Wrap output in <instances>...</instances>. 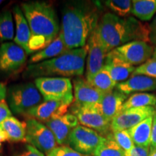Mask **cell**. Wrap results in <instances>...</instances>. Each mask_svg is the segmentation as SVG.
Here are the masks:
<instances>
[{
  "mask_svg": "<svg viewBox=\"0 0 156 156\" xmlns=\"http://www.w3.org/2000/svg\"><path fill=\"white\" fill-rule=\"evenodd\" d=\"M131 13L141 21L151 20L156 13V0H133Z\"/></svg>",
  "mask_w": 156,
  "mask_h": 156,
  "instance_id": "cb8c5ba5",
  "label": "cell"
},
{
  "mask_svg": "<svg viewBox=\"0 0 156 156\" xmlns=\"http://www.w3.org/2000/svg\"><path fill=\"white\" fill-rule=\"evenodd\" d=\"M151 147H142L135 145L129 151L124 152V156H149Z\"/></svg>",
  "mask_w": 156,
  "mask_h": 156,
  "instance_id": "d6a6232c",
  "label": "cell"
},
{
  "mask_svg": "<svg viewBox=\"0 0 156 156\" xmlns=\"http://www.w3.org/2000/svg\"><path fill=\"white\" fill-rule=\"evenodd\" d=\"M112 135L115 142L124 152L129 151L134 146L133 140L128 130L114 132L112 133Z\"/></svg>",
  "mask_w": 156,
  "mask_h": 156,
  "instance_id": "f546056e",
  "label": "cell"
},
{
  "mask_svg": "<svg viewBox=\"0 0 156 156\" xmlns=\"http://www.w3.org/2000/svg\"><path fill=\"white\" fill-rule=\"evenodd\" d=\"M116 90L126 95L133 92H144L156 90V78L145 75L131 76L126 80L118 83Z\"/></svg>",
  "mask_w": 156,
  "mask_h": 156,
  "instance_id": "ffe728a7",
  "label": "cell"
},
{
  "mask_svg": "<svg viewBox=\"0 0 156 156\" xmlns=\"http://www.w3.org/2000/svg\"><path fill=\"white\" fill-rule=\"evenodd\" d=\"M103 66L117 84L129 79L135 69L134 66L126 62L115 49L107 54Z\"/></svg>",
  "mask_w": 156,
  "mask_h": 156,
  "instance_id": "2e32d148",
  "label": "cell"
},
{
  "mask_svg": "<svg viewBox=\"0 0 156 156\" xmlns=\"http://www.w3.org/2000/svg\"><path fill=\"white\" fill-rule=\"evenodd\" d=\"M10 116H12L10 108H9L8 103L4 100L0 103V124Z\"/></svg>",
  "mask_w": 156,
  "mask_h": 156,
  "instance_id": "836d02e7",
  "label": "cell"
},
{
  "mask_svg": "<svg viewBox=\"0 0 156 156\" xmlns=\"http://www.w3.org/2000/svg\"><path fill=\"white\" fill-rule=\"evenodd\" d=\"M156 105V97L153 94L146 93L132 94L122 106V111L132 108L153 106Z\"/></svg>",
  "mask_w": 156,
  "mask_h": 156,
  "instance_id": "484cf974",
  "label": "cell"
},
{
  "mask_svg": "<svg viewBox=\"0 0 156 156\" xmlns=\"http://www.w3.org/2000/svg\"><path fill=\"white\" fill-rule=\"evenodd\" d=\"M34 83L45 101H59L68 106L73 102V86L69 78L43 77L35 80Z\"/></svg>",
  "mask_w": 156,
  "mask_h": 156,
  "instance_id": "8992f818",
  "label": "cell"
},
{
  "mask_svg": "<svg viewBox=\"0 0 156 156\" xmlns=\"http://www.w3.org/2000/svg\"><path fill=\"white\" fill-rule=\"evenodd\" d=\"M74 106H83L85 105L100 103L106 93L95 88L87 80L77 77L73 80Z\"/></svg>",
  "mask_w": 156,
  "mask_h": 156,
  "instance_id": "9a60e30c",
  "label": "cell"
},
{
  "mask_svg": "<svg viewBox=\"0 0 156 156\" xmlns=\"http://www.w3.org/2000/svg\"><path fill=\"white\" fill-rule=\"evenodd\" d=\"M151 147L156 148V113L153 116V125H152L151 136Z\"/></svg>",
  "mask_w": 156,
  "mask_h": 156,
  "instance_id": "8d00e7d4",
  "label": "cell"
},
{
  "mask_svg": "<svg viewBox=\"0 0 156 156\" xmlns=\"http://www.w3.org/2000/svg\"><path fill=\"white\" fill-rule=\"evenodd\" d=\"M13 16L15 21V36L14 42L25 50L26 54H30L29 49V42L31 33L28 23L23 14L22 9L18 5H15L12 9Z\"/></svg>",
  "mask_w": 156,
  "mask_h": 156,
  "instance_id": "d6986e66",
  "label": "cell"
},
{
  "mask_svg": "<svg viewBox=\"0 0 156 156\" xmlns=\"http://www.w3.org/2000/svg\"><path fill=\"white\" fill-rule=\"evenodd\" d=\"M149 156H156V148H153L151 147V151H150Z\"/></svg>",
  "mask_w": 156,
  "mask_h": 156,
  "instance_id": "f35d334b",
  "label": "cell"
},
{
  "mask_svg": "<svg viewBox=\"0 0 156 156\" xmlns=\"http://www.w3.org/2000/svg\"><path fill=\"white\" fill-rule=\"evenodd\" d=\"M86 46L87 47L86 80H88L103 67L108 54L101 40L98 25L89 36Z\"/></svg>",
  "mask_w": 156,
  "mask_h": 156,
  "instance_id": "30bf717a",
  "label": "cell"
},
{
  "mask_svg": "<svg viewBox=\"0 0 156 156\" xmlns=\"http://www.w3.org/2000/svg\"><path fill=\"white\" fill-rule=\"evenodd\" d=\"M0 147H1V143H0Z\"/></svg>",
  "mask_w": 156,
  "mask_h": 156,
  "instance_id": "b9f144b4",
  "label": "cell"
},
{
  "mask_svg": "<svg viewBox=\"0 0 156 156\" xmlns=\"http://www.w3.org/2000/svg\"><path fill=\"white\" fill-rule=\"evenodd\" d=\"M155 107H156V105H155Z\"/></svg>",
  "mask_w": 156,
  "mask_h": 156,
  "instance_id": "7bdbcfd3",
  "label": "cell"
},
{
  "mask_svg": "<svg viewBox=\"0 0 156 156\" xmlns=\"http://www.w3.org/2000/svg\"><path fill=\"white\" fill-rule=\"evenodd\" d=\"M69 50H68L66 47L62 35L59 34L47 47L37 52L31 56L30 60H29V63L32 64L46 61V60L62 55V54L67 52Z\"/></svg>",
  "mask_w": 156,
  "mask_h": 156,
  "instance_id": "7402d4cb",
  "label": "cell"
},
{
  "mask_svg": "<svg viewBox=\"0 0 156 156\" xmlns=\"http://www.w3.org/2000/svg\"><path fill=\"white\" fill-rule=\"evenodd\" d=\"M153 121V116H150L128 130L134 145L147 147H151Z\"/></svg>",
  "mask_w": 156,
  "mask_h": 156,
  "instance_id": "603a6c76",
  "label": "cell"
},
{
  "mask_svg": "<svg viewBox=\"0 0 156 156\" xmlns=\"http://www.w3.org/2000/svg\"><path fill=\"white\" fill-rule=\"evenodd\" d=\"M46 125L55 136L58 145L67 146L69 145L70 134L79 125V121L75 115L67 113L48 120L46 122Z\"/></svg>",
  "mask_w": 156,
  "mask_h": 156,
  "instance_id": "5bb4252c",
  "label": "cell"
},
{
  "mask_svg": "<svg viewBox=\"0 0 156 156\" xmlns=\"http://www.w3.org/2000/svg\"><path fill=\"white\" fill-rule=\"evenodd\" d=\"M99 34L106 52L134 41H150V25L133 17H120L107 12L98 24Z\"/></svg>",
  "mask_w": 156,
  "mask_h": 156,
  "instance_id": "3957f363",
  "label": "cell"
},
{
  "mask_svg": "<svg viewBox=\"0 0 156 156\" xmlns=\"http://www.w3.org/2000/svg\"><path fill=\"white\" fill-rule=\"evenodd\" d=\"M87 81L95 88L104 93L114 90V88L117 85V83L114 81L110 73L104 66L98 73L87 80Z\"/></svg>",
  "mask_w": 156,
  "mask_h": 156,
  "instance_id": "d4e9b609",
  "label": "cell"
},
{
  "mask_svg": "<svg viewBox=\"0 0 156 156\" xmlns=\"http://www.w3.org/2000/svg\"><path fill=\"white\" fill-rule=\"evenodd\" d=\"M72 112L83 126L95 130L101 135L108 134L111 129V122L103 115L99 103L80 107L73 106Z\"/></svg>",
  "mask_w": 156,
  "mask_h": 156,
  "instance_id": "ba28073f",
  "label": "cell"
},
{
  "mask_svg": "<svg viewBox=\"0 0 156 156\" xmlns=\"http://www.w3.org/2000/svg\"><path fill=\"white\" fill-rule=\"evenodd\" d=\"M20 8L30 27L31 54L44 49L60 33L55 9L51 4L41 1L22 3Z\"/></svg>",
  "mask_w": 156,
  "mask_h": 156,
  "instance_id": "7a4b0ae2",
  "label": "cell"
},
{
  "mask_svg": "<svg viewBox=\"0 0 156 156\" xmlns=\"http://www.w3.org/2000/svg\"><path fill=\"white\" fill-rule=\"evenodd\" d=\"M98 24L97 9L92 4L84 1L67 3L59 33L67 49L84 47Z\"/></svg>",
  "mask_w": 156,
  "mask_h": 156,
  "instance_id": "6da1fadb",
  "label": "cell"
},
{
  "mask_svg": "<svg viewBox=\"0 0 156 156\" xmlns=\"http://www.w3.org/2000/svg\"><path fill=\"white\" fill-rule=\"evenodd\" d=\"M87 56V47L85 45L83 48L69 50L55 58L30 64L26 68L24 75L36 79L56 75L62 77H80L84 73Z\"/></svg>",
  "mask_w": 156,
  "mask_h": 156,
  "instance_id": "277c9868",
  "label": "cell"
},
{
  "mask_svg": "<svg viewBox=\"0 0 156 156\" xmlns=\"http://www.w3.org/2000/svg\"><path fill=\"white\" fill-rule=\"evenodd\" d=\"M2 2H3V1H2V0H0V5H1L2 4Z\"/></svg>",
  "mask_w": 156,
  "mask_h": 156,
  "instance_id": "60d3db41",
  "label": "cell"
},
{
  "mask_svg": "<svg viewBox=\"0 0 156 156\" xmlns=\"http://www.w3.org/2000/svg\"><path fill=\"white\" fill-rule=\"evenodd\" d=\"M27 55L15 42L3 43L0 46V72L12 73L20 69L26 62Z\"/></svg>",
  "mask_w": 156,
  "mask_h": 156,
  "instance_id": "7c38bea8",
  "label": "cell"
},
{
  "mask_svg": "<svg viewBox=\"0 0 156 156\" xmlns=\"http://www.w3.org/2000/svg\"><path fill=\"white\" fill-rule=\"evenodd\" d=\"M126 99L127 95L117 90L105 94L99 106L103 115L109 122H112L114 117L122 112V106Z\"/></svg>",
  "mask_w": 156,
  "mask_h": 156,
  "instance_id": "ac0fdd59",
  "label": "cell"
},
{
  "mask_svg": "<svg viewBox=\"0 0 156 156\" xmlns=\"http://www.w3.org/2000/svg\"><path fill=\"white\" fill-rule=\"evenodd\" d=\"M17 156H45L44 154L39 151L34 146L28 145L25 146L24 151Z\"/></svg>",
  "mask_w": 156,
  "mask_h": 156,
  "instance_id": "e575fe53",
  "label": "cell"
},
{
  "mask_svg": "<svg viewBox=\"0 0 156 156\" xmlns=\"http://www.w3.org/2000/svg\"><path fill=\"white\" fill-rule=\"evenodd\" d=\"M0 129L5 135L6 141L20 142L25 140L26 123L10 116L0 124Z\"/></svg>",
  "mask_w": 156,
  "mask_h": 156,
  "instance_id": "44dd1931",
  "label": "cell"
},
{
  "mask_svg": "<svg viewBox=\"0 0 156 156\" xmlns=\"http://www.w3.org/2000/svg\"><path fill=\"white\" fill-rule=\"evenodd\" d=\"M145 75L156 78V59L150 58L144 64L136 67L132 76Z\"/></svg>",
  "mask_w": 156,
  "mask_h": 156,
  "instance_id": "4dcf8cb0",
  "label": "cell"
},
{
  "mask_svg": "<svg viewBox=\"0 0 156 156\" xmlns=\"http://www.w3.org/2000/svg\"><path fill=\"white\" fill-rule=\"evenodd\" d=\"M153 58H155V59H156V48H155V51H154V53H153Z\"/></svg>",
  "mask_w": 156,
  "mask_h": 156,
  "instance_id": "ab89813d",
  "label": "cell"
},
{
  "mask_svg": "<svg viewBox=\"0 0 156 156\" xmlns=\"http://www.w3.org/2000/svg\"><path fill=\"white\" fill-rule=\"evenodd\" d=\"M150 41L156 46V15L150 25Z\"/></svg>",
  "mask_w": 156,
  "mask_h": 156,
  "instance_id": "d590c367",
  "label": "cell"
},
{
  "mask_svg": "<svg viewBox=\"0 0 156 156\" xmlns=\"http://www.w3.org/2000/svg\"><path fill=\"white\" fill-rule=\"evenodd\" d=\"M47 156H83L68 146H59L50 151Z\"/></svg>",
  "mask_w": 156,
  "mask_h": 156,
  "instance_id": "1f68e13d",
  "label": "cell"
},
{
  "mask_svg": "<svg viewBox=\"0 0 156 156\" xmlns=\"http://www.w3.org/2000/svg\"><path fill=\"white\" fill-rule=\"evenodd\" d=\"M94 156H124V151L113 138L112 134H108L104 142L95 150Z\"/></svg>",
  "mask_w": 156,
  "mask_h": 156,
  "instance_id": "83f0119b",
  "label": "cell"
},
{
  "mask_svg": "<svg viewBox=\"0 0 156 156\" xmlns=\"http://www.w3.org/2000/svg\"><path fill=\"white\" fill-rule=\"evenodd\" d=\"M69 106L59 101H46L30 109L25 114L39 122H46L51 119L67 114Z\"/></svg>",
  "mask_w": 156,
  "mask_h": 156,
  "instance_id": "e0dca14e",
  "label": "cell"
},
{
  "mask_svg": "<svg viewBox=\"0 0 156 156\" xmlns=\"http://www.w3.org/2000/svg\"><path fill=\"white\" fill-rule=\"evenodd\" d=\"M7 103L11 112L17 115L25 114L42 103V95L35 83L17 84L9 87Z\"/></svg>",
  "mask_w": 156,
  "mask_h": 156,
  "instance_id": "5b68a950",
  "label": "cell"
},
{
  "mask_svg": "<svg viewBox=\"0 0 156 156\" xmlns=\"http://www.w3.org/2000/svg\"><path fill=\"white\" fill-rule=\"evenodd\" d=\"M105 5L114 15L120 17H127L132 12V1L130 0H108L105 2Z\"/></svg>",
  "mask_w": 156,
  "mask_h": 156,
  "instance_id": "f1b7e54d",
  "label": "cell"
},
{
  "mask_svg": "<svg viewBox=\"0 0 156 156\" xmlns=\"http://www.w3.org/2000/svg\"><path fill=\"white\" fill-rule=\"evenodd\" d=\"M122 57L132 66L144 64L153 56L155 48L147 42L134 41L115 48Z\"/></svg>",
  "mask_w": 156,
  "mask_h": 156,
  "instance_id": "4fadbf2b",
  "label": "cell"
},
{
  "mask_svg": "<svg viewBox=\"0 0 156 156\" xmlns=\"http://www.w3.org/2000/svg\"><path fill=\"white\" fill-rule=\"evenodd\" d=\"M7 90L6 88L5 84L0 83V103L2 101L5 100L6 96H7Z\"/></svg>",
  "mask_w": 156,
  "mask_h": 156,
  "instance_id": "74e56055",
  "label": "cell"
},
{
  "mask_svg": "<svg viewBox=\"0 0 156 156\" xmlns=\"http://www.w3.org/2000/svg\"><path fill=\"white\" fill-rule=\"evenodd\" d=\"M15 30L12 14L9 10L0 12V42L14 39Z\"/></svg>",
  "mask_w": 156,
  "mask_h": 156,
  "instance_id": "4316f807",
  "label": "cell"
},
{
  "mask_svg": "<svg viewBox=\"0 0 156 156\" xmlns=\"http://www.w3.org/2000/svg\"><path fill=\"white\" fill-rule=\"evenodd\" d=\"M105 140L106 137L95 130L79 124L70 134L69 145L82 155H90Z\"/></svg>",
  "mask_w": 156,
  "mask_h": 156,
  "instance_id": "9c48e42d",
  "label": "cell"
},
{
  "mask_svg": "<svg viewBox=\"0 0 156 156\" xmlns=\"http://www.w3.org/2000/svg\"><path fill=\"white\" fill-rule=\"evenodd\" d=\"M25 141L43 153L48 154L57 147L55 136L47 126L34 119L26 122Z\"/></svg>",
  "mask_w": 156,
  "mask_h": 156,
  "instance_id": "52a82bcc",
  "label": "cell"
},
{
  "mask_svg": "<svg viewBox=\"0 0 156 156\" xmlns=\"http://www.w3.org/2000/svg\"><path fill=\"white\" fill-rule=\"evenodd\" d=\"M155 110L153 106L132 108L122 111L111 122L113 132L129 130L148 117L154 116Z\"/></svg>",
  "mask_w": 156,
  "mask_h": 156,
  "instance_id": "8fae6325",
  "label": "cell"
}]
</instances>
